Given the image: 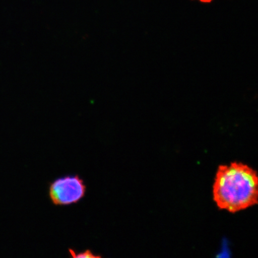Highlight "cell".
Returning <instances> with one entry per match:
<instances>
[{"label":"cell","mask_w":258,"mask_h":258,"mask_svg":"<svg viewBox=\"0 0 258 258\" xmlns=\"http://www.w3.org/2000/svg\"><path fill=\"white\" fill-rule=\"evenodd\" d=\"M199 1H200L202 3H209L212 2L213 1V0H199Z\"/></svg>","instance_id":"obj_4"},{"label":"cell","mask_w":258,"mask_h":258,"mask_svg":"<svg viewBox=\"0 0 258 258\" xmlns=\"http://www.w3.org/2000/svg\"><path fill=\"white\" fill-rule=\"evenodd\" d=\"M86 191V185L78 175L59 177L48 186V196L54 206L77 204L85 198Z\"/></svg>","instance_id":"obj_2"},{"label":"cell","mask_w":258,"mask_h":258,"mask_svg":"<svg viewBox=\"0 0 258 258\" xmlns=\"http://www.w3.org/2000/svg\"><path fill=\"white\" fill-rule=\"evenodd\" d=\"M70 256L74 258H100L102 257L99 254H95L92 250L87 249L81 252H77L75 250L70 249L69 250Z\"/></svg>","instance_id":"obj_3"},{"label":"cell","mask_w":258,"mask_h":258,"mask_svg":"<svg viewBox=\"0 0 258 258\" xmlns=\"http://www.w3.org/2000/svg\"><path fill=\"white\" fill-rule=\"evenodd\" d=\"M213 199L219 209L232 214L257 204V172L239 162L219 166L213 185Z\"/></svg>","instance_id":"obj_1"}]
</instances>
